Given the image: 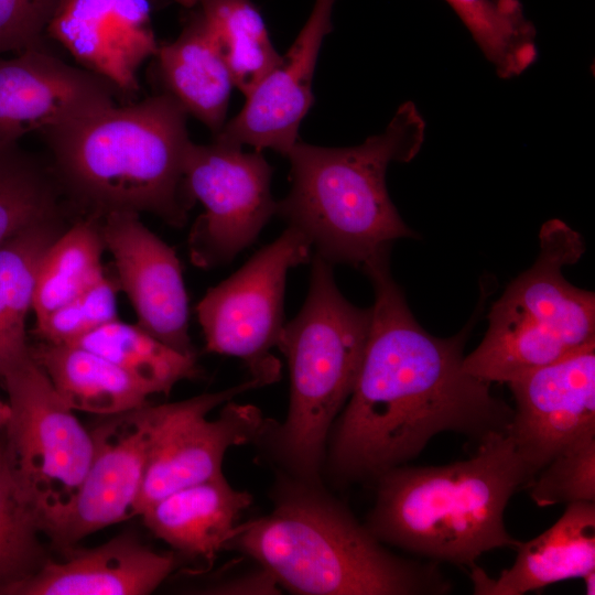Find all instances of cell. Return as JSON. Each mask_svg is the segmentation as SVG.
<instances>
[{
	"mask_svg": "<svg viewBox=\"0 0 595 595\" xmlns=\"http://www.w3.org/2000/svg\"><path fill=\"white\" fill-rule=\"evenodd\" d=\"M390 255L363 268L375 291L353 391L331 430L323 472L337 485L376 482L420 455L433 436L476 444L508 434L512 408L463 368L472 322L441 338L414 318L390 271ZM322 472V473H323Z\"/></svg>",
	"mask_w": 595,
	"mask_h": 595,
	"instance_id": "cell-1",
	"label": "cell"
},
{
	"mask_svg": "<svg viewBox=\"0 0 595 595\" xmlns=\"http://www.w3.org/2000/svg\"><path fill=\"white\" fill-rule=\"evenodd\" d=\"M270 513L239 523L228 541L304 595H444L437 562L397 555L322 483L282 474Z\"/></svg>",
	"mask_w": 595,
	"mask_h": 595,
	"instance_id": "cell-2",
	"label": "cell"
},
{
	"mask_svg": "<svg viewBox=\"0 0 595 595\" xmlns=\"http://www.w3.org/2000/svg\"><path fill=\"white\" fill-rule=\"evenodd\" d=\"M187 116L162 93L44 132L62 192L88 214L150 213L184 226L195 204L184 175Z\"/></svg>",
	"mask_w": 595,
	"mask_h": 595,
	"instance_id": "cell-3",
	"label": "cell"
},
{
	"mask_svg": "<svg viewBox=\"0 0 595 595\" xmlns=\"http://www.w3.org/2000/svg\"><path fill=\"white\" fill-rule=\"evenodd\" d=\"M532 480L508 434L464 461L401 465L382 474L365 526L383 544L421 559L473 567L494 549L519 544L504 522L512 495Z\"/></svg>",
	"mask_w": 595,
	"mask_h": 595,
	"instance_id": "cell-4",
	"label": "cell"
},
{
	"mask_svg": "<svg viewBox=\"0 0 595 595\" xmlns=\"http://www.w3.org/2000/svg\"><path fill=\"white\" fill-rule=\"evenodd\" d=\"M424 136L421 112L405 101L382 133L361 144L327 148L298 141L284 155L292 185L277 203V214L331 264L361 270L389 255L398 239L415 237L391 202L386 173L391 162L414 159Z\"/></svg>",
	"mask_w": 595,
	"mask_h": 595,
	"instance_id": "cell-5",
	"label": "cell"
},
{
	"mask_svg": "<svg viewBox=\"0 0 595 595\" xmlns=\"http://www.w3.org/2000/svg\"><path fill=\"white\" fill-rule=\"evenodd\" d=\"M311 260L305 302L277 343L290 372L288 413L281 423L266 420L257 441L284 474L322 483L328 436L355 386L371 307H358L343 296L333 264L316 253Z\"/></svg>",
	"mask_w": 595,
	"mask_h": 595,
	"instance_id": "cell-6",
	"label": "cell"
},
{
	"mask_svg": "<svg viewBox=\"0 0 595 595\" xmlns=\"http://www.w3.org/2000/svg\"><path fill=\"white\" fill-rule=\"evenodd\" d=\"M584 250L582 236L564 221L542 225L536 261L493 304L484 338L464 356L466 372L508 383L595 343L594 292L562 273Z\"/></svg>",
	"mask_w": 595,
	"mask_h": 595,
	"instance_id": "cell-7",
	"label": "cell"
},
{
	"mask_svg": "<svg viewBox=\"0 0 595 595\" xmlns=\"http://www.w3.org/2000/svg\"><path fill=\"white\" fill-rule=\"evenodd\" d=\"M1 379L11 413L0 440L42 519L75 495L91 459V433L32 357Z\"/></svg>",
	"mask_w": 595,
	"mask_h": 595,
	"instance_id": "cell-8",
	"label": "cell"
},
{
	"mask_svg": "<svg viewBox=\"0 0 595 595\" xmlns=\"http://www.w3.org/2000/svg\"><path fill=\"white\" fill-rule=\"evenodd\" d=\"M310 240L288 228L258 250L229 278L210 288L196 305L205 349L240 358L251 377L266 386L281 377V364L270 353L284 326L288 271L312 259Z\"/></svg>",
	"mask_w": 595,
	"mask_h": 595,
	"instance_id": "cell-9",
	"label": "cell"
},
{
	"mask_svg": "<svg viewBox=\"0 0 595 595\" xmlns=\"http://www.w3.org/2000/svg\"><path fill=\"white\" fill-rule=\"evenodd\" d=\"M263 386L251 377L221 391L156 405L137 516L176 489L223 474V462L230 447L258 440L267 419L257 407L231 400Z\"/></svg>",
	"mask_w": 595,
	"mask_h": 595,
	"instance_id": "cell-10",
	"label": "cell"
},
{
	"mask_svg": "<svg viewBox=\"0 0 595 595\" xmlns=\"http://www.w3.org/2000/svg\"><path fill=\"white\" fill-rule=\"evenodd\" d=\"M187 192L205 208L188 236L192 262L209 269L229 263L277 214L272 167L258 152L213 139L191 141L184 165Z\"/></svg>",
	"mask_w": 595,
	"mask_h": 595,
	"instance_id": "cell-11",
	"label": "cell"
},
{
	"mask_svg": "<svg viewBox=\"0 0 595 595\" xmlns=\"http://www.w3.org/2000/svg\"><path fill=\"white\" fill-rule=\"evenodd\" d=\"M156 422L149 403L106 415L90 431L93 455L71 501L41 519L43 534L60 550L137 516Z\"/></svg>",
	"mask_w": 595,
	"mask_h": 595,
	"instance_id": "cell-12",
	"label": "cell"
},
{
	"mask_svg": "<svg viewBox=\"0 0 595 595\" xmlns=\"http://www.w3.org/2000/svg\"><path fill=\"white\" fill-rule=\"evenodd\" d=\"M508 385L515 400L508 435L532 479L595 431V343Z\"/></svg>",
	"mask_w": 595,
	"mask_h": 595,
	"instance_id": "cell-13",
	"label": "cell"
},
{
	"mask_svg": "<svg viewBox=\"0 0 595 595\" xmlns=\"http://www.w3.org/2000/svg\"><path fill=\"white\" fill-rule=\"evenodd\" d=\"M104 246L113 257L117 283L128 296L138 325L185 354L196 356L188 335V303L180 260L128 210L100 216Z\"/></svg>",
	"mask_w": 595,
	"mask_h": 595,
	"instance_id": "cell-14",
	"label": "cell"
},
{
	"mask_svg": "<svg viewBox=\"0 0 595 595\" xmlns=\"http://www.w3.org/2000/svg\"><path fill=\"white\" fill-rule=\"evenodd\" d=\"M116 87L40 47L0 58V145L42 133L116 106Z\"/></svg>",
	"mask_w": 595,
	"mask_h": 595,
	"instance_id": "cell-15",
	"label": "cell"
},
{
	"mask_svg": "<svg viewBox=\"0 0 595 595\" xmlns=\"http://www.w3.org/2000/svg\"><path fill=\"white\" fill-rule=\"evenodd\" d=\"M336 0H315L295 41L278 65L246 97L239 113L214 140L274 150L285 155L299 141L300 125L314 98L312 82L324 37L332 31Z\"/></svg>",
	"mask_w": 595,
	"mask_h": 595,
	"instance_id": "cell-16",
	"label": "cell"
},
{
	"mask_svg": "<svg viewBox=\"0 0 595 595\" xmlns=\"http://www.w3.org/2000/svg\"><path fill=\"white\" fill-rule=\"evenodd\" d=\"M46 33L125 91L138 89V71L159 46L149 0H61Z\"/></svg>",
	"mask_w": 595,
	"mask_h": 595,
	"instance_id": "cell-17",
	"label": "cell"
},
{
	"mask_svg": "<svg viewBox=\"0 0 595 595\" xmlns=\"http://www.w3.org/2000/svg\"><path fill=\"white\" fill-rule=\"evenodd\" d=\"M61 551L62 560L48 559L6 595H147L178 564L174 552H158L130 533L95 548Z\"/></svg>",
	"mask_w": 595,
	"mask_h": 595,
	"instance_id": "cell-18",
	"label": "cell"
},
{
	"mask_svg": "<svg viewBox=\"0 0 595 595\" xmlns=\"http://www.w3.org/2000/svg\"><path fill=\"white\" fill-rule=\"evenodd\" d=\"M511 567L496 578L469 569L476 595H523L595 570V502L566 505L564 513L538 537L519 542Z\"/></svg>",
	"mask_w": 595,
	"mask_h": 595,
	"instance_id": "cell-19",
	"label": "cell"
},
{
	"mask_svg": "<svg viewBox=\"0 0 595 595\" xmlns=\"http://www.w3.org/2000/svg\"><path fill=\"white\" fill-rule=\"evenodd\" d=\"M251 504L248 491L234 488L220 474L163 496L140 516L144 526L178 554L212 565Z\"/></svg>",
	"mask_w": 595,
	"mask_h": 595,
	"instance_id": "cell-20",
	"label": "cell"
},
{
	"mask_svg": "<svg viewBox=\"0 0 595 595\" xmlns=\"http://www.w3.org/2000/svg\"><path fill=\"white\" fill-rule=\"evenodd\" d=\"M154 56L165 93L217 134L226 123L234 83L199 9L174 41L158 46Z\"/></svg>",
	"mask_w": 595,
	"mask_h": 595,
	"instance_id": "cell-21",
	"label": "cell"
},
{
	"mask_svg": "<svg viewBox=\"0 0 595 595\" xmlns=\"http://www.w3.org/2000/svg\"><path fill=\"white\" fill-rule=\"evenodd\" d=\"M30 351L60 398L74 411L106 416L148 404L150 394L138 381L94 351L43 340L31 345Z\"/></svg>",
	"mask_w": 595,
	"mask_h": 595,
	"instance_id": "cell-22",
	"label": "cell"
},
{
	"mask_svg": "<svg viewBox=\"0 0 595 595\" xmlns=\"http://www.w3.org/2000/svg\"><path fill=\"white\" fill-rule=\"evenodd\" d=\"M63 215L36 223L0 246V378L31 359L26 318L36 270L64 231Z\"/></svg>",
	"mask_w": 595,
	"mask_h": 595,
	"instance_id": "cell-23",
	"label": "cell"
},
{
	"mask_svg": "<svg viewBox=\"0 0 595 595\" xmlns=\"http://www.w3.org/2000/svg\"><path fill=\"white\" fill-rule=\"evenodd\" d=\"M99 220L100 216L88 214L66 228L44 251L33 289L35 324L106 274Z\"/></svg>",
	"mask_w": 595,
	"mask_h": 595,
	"instance_id": "cell-24",
	"label": "cell"
},
{
	"mask_svg": "<svg viewBox=\"0 0 595 595\" xmlns=\"http://www.w3.org/2000/svg\"><path fill=\"white\" fill-rule=\"evenodd\" d=\"M71 344L102 356L138 381L150 396L167 394L178 381L201 376L196 356L182 354L138 324L119 318Z\"/></svg>",
	"mask_w": 595,
	"mask_h": 595,
	"instance_id": "cell-25",
	"label": "cell"
},
{
	"mask_svg": "<svg viewBox=\"0 0 595 595\" xmlns=\"http://www.w3.org/2000/svg\"><path fill=\"white\" fill-rule=\"evenodd\" d=\"M502 79L521 75L538 60L537 29L520 0H445Z\"/></svg>",
	"mask_w": 595,
	"mask_h": 595,
	"instance_id": "cell-26",
	"label": "cell"
},
{
	"mask_svg": "<svg viewBox=\"0 0 595 595\" xmlns=\"http://www.w3.org/2000/svg\"><path fill=\"white\" fill-rule=\"evenodd\" d=\"M234 86L246 97L278 65L264 21L251 0H199Z\"/></svg>",
	"mask_w": 595,
	"mask_h": 595,
	"instance_id": "cell-27",
	"label": "cell"
},
{
	"mask_svg": "<svg viewBox=\"0 0 595 595\" xmlns=\"http://www.w3.org/2000/svg\"><path fill=\"white\" fill-rule=\"evenodd\" d=\"M52 170L17 143L0 145V246L25 228L62 214Z\"/></svg>",
	"mask_w": 595,
	"mask_h": 595,
	"instance_id": "cell-28",
	"label": "cell"
},
{
	"mask_svg": "<svg viewBox=\"0 0 595 595\" xmlns=\"http://www.w3.org/2000/svg\"><path fill=\"white\" fill-rule=\"evenodd\" d=\"M40 512L17 479L0 440V595L47 560Z\"/></svg>",
	"mask_w": 595,
	"mask_h": 595,
	"instance_id": "cell-29",
	"label": "cell"
},
{
	"mask_svg": "<svg viewBox=\"0 0 595 595\" xmlns=\"http://www.w3.org/2000/svg\"><path fill=\"white\" fill-rule=\"evenodd\" d=\"M527 488L539 507L595 502V431L556 454Z\"/></svg>",
	"mask_w": 595,
	"mask_h": 595,
	"instance_id": "cell-30",
	"label": "cell"
},
{
	"mask_svg": "<svg viewBox=\"0 0 595 595\" xmlns=\"http://www.w3.org/2000/svg\"><path fill=\"white\" fill-rule=\"evenodd\" d=\"M117 281L105 274L94 285L35 324V334L43 342L71 344L117 320Z\"/></svg>",
	"mask_w": 595,
	"mask_h": 595,
	"instance_id": "cell-31",
	"label": "cell"
},
{
	"mask_svg": "<svg viewBox=\"0 0 595 595\" xmlns=\"http://www.w3.org/2000/svg\"><path fill=\"white\" fill-rule=\"evenodd\" d=\"M61 0H0V54L40 47Z\"/></svg>",
	"mask_w": 595,
	"mask_h": 595,
	"instance_id": "cell-32",
	"label": "cell"
},
{
	"mask_svg": "<svg viewBox=\"0 0 595 595\" xmlns=\"http://www.w3.org/2000/svg\"><path fill=\"white\" fill-rule=\"evenodd\" d=\"M204 591L206 594L219 595H274L281 593L275 577L262 566L259 571L214 584Z\"/></svg>",
	"mask_w": 595,
	"mask_h": 595,
	"instance_id": "cell-33",
	"label": "cell"
},
{
	"mask_svg": "<svg viewBox=\"0 0 595 595\" xmlns=\"http://www.w3.org/2000/svg\"><path fill=\"white\" fill-rule=\"evenodd\" d=\"M10 413L11 410L9 403L0 399V432L4 429L10 418Z\"/></svg>",
	"mask_w": 595,
	"mask_h": 595,
	"instance_id": "cell-34",
	"label": "cell"
},
{
	"mask_svg": "<svg viewBox=\"0 0 595 595\" xmlns=\"http://www.w3.org/2000/svg\"><path fill=\"white\" fill-rule=\"evenodd\" d=\"M586 585V594L587 595H594L595 594V570L588 572L585 576H583Z\"/></svg>",
	"mask_w": 595,
	"mask_h": 595,
	"instance_id": "cell-35",
	"label": "cell"
},
{
	"mask_svg": "<svg viewBox=\"0 0 595 595\" xmlns=\"http://www.w3.org/2000/svg\"><path fill=\"white\" fill-rule=\"evenodd\" d=\"M174 1H176L177 3L186 8H192V7H195L199 0H174Z\"/></svg>",
	"mask_w": 595,
	"mask_h": 595,
	"instance_id": "cell-36",
	"label": "cell"
}]
</instances>
